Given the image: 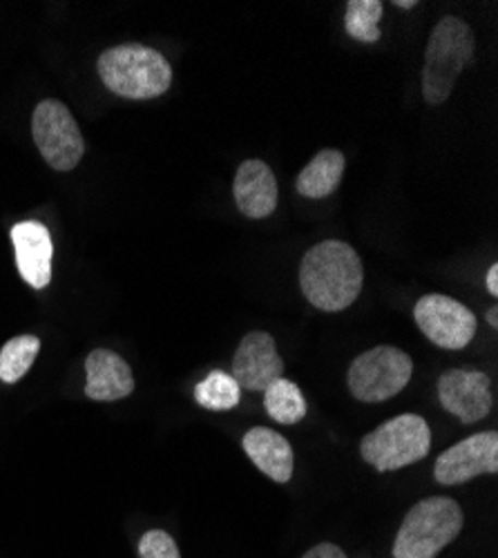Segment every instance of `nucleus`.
Returning <instances> with one entry per match:
<instances>
[{"label": "nucleus", "instance_id": "f257e3e1", "mask_svg": "<svg viewBox=\"0 0 498 558\" xmlns=\"http://www.w3.org/2000/svg\"><path fill=\"white\" fill-rule=\"evenodd\" d=\"M365 282L360 255L344 242L313 246L300 264V287L306 300L325 313L349 308Z\"/></svg>", "mask_w": 498, "mask_h": 558}, {"label": "nucleus", "instance_id": "412c9836", "mask_svg": "<svg viewBox=\"0 0 498 558\" xmlns=\"http://www.w3.org/2000/svg\"><path fill=\"white\" fill-rule=\"evenodd\" d=\"M139 558H181L177 543L163 530H150L139 543Z\"/></svg>", "mask_w": 498, "mask_h": 558}, {"label": "nucleus", "instance_id": "0eeeda50", "mask_svg": "<svg viewBox=\"0 0 498 558\" xmlns=\"http://www.w3.org/2000/svg\"><path fill=\"white\" fill-rule=\"evenodd\" d=\"M32 136L45 163L59 172L74 170L85 155V142L74 114L57 99H45L36 106Z\"/></svg>", "mask_w": 498, "mask_h": 558}, {"label": "nucleus", "instance_id": "a211bd4d", "mask_svg": "<svg viewBox=\"0 0 498 558\" xmlns=\"http://www.w3.org/2000/svg\"><path fill=\"white\" fill-rule=\"evenodd\" d=\"M40 340L36 336L12 338L0 351V380L14 385L27 376L34 360L38 357Z\"/></svg>", "mask_w": 498, "mask_h": 558}, {"label": "nucleus", "instance_id": "7ed1b4c3", "mask_svg": "<svg viewBox=\"0 0 498 558\" xmlns=\"http://www.w3.org/2000/svg\"><path fill=\"white\" fill-rule=\"evenodd\" d=\"M463 509L447 496L416 502L396 534L393 558H436L463 530Z\"/></svg>", "mask_w": 498, "mask_h": 558}, {"label": "nucleus", "instance_id": "f8f14e48", "mask_svg": "<svg viewBox=\"0 0 498 558\" xmlns=\"http://www.w3.org/2000/svg\"><path fill=\"white\" fill-rule=\"evenodd\" d=\"M12 244L16 253V268L25 282L42 291L52 282V235L40 221H21L12 228Z\"/></svg>", "mask_w": 498, "mask_h": 558}, {"label": "nucleus", "instance_id": "f03ea898", "mask_svg": "<svg viewBox=\"0 0 498 558\" xmlns=\"http://www.w3.org/2000/svg\"><path fill=\"white\" fill-rule=\"evenodd\" d=\"M97 70L110 92L132 101L157 99L172 85V68L166 57L142 43H123L106 50Z\"/></svg>", "mask_w": 498, "mask_h": 558}, {"label": "nucleus", "instance_id": "4be33fe9", "mask_svg": "<svg viewBox=\"0 0 498 558\" xmlns=\"http://www.w3.org/2000/svg\"><path fill=\"white\" fill-rule=\"evenodd\" d=\"M302 558H347V554L333 543H320L308 549Z\"/></svg>", "mask_w": 498, "mask_h": 558}, {"label": "nucleus", "instance_id": "6e6552de", "mask_svg": "<svg viewBox=\"0 0 498 558\" xmlns=\"http://www.w3.org/2000/svg\"><path fill=\"white\" fill-rule=\"evenodd\" d=\"M418 329L440 349H465L476 336V315L461 302L447 295H425L414 306Z\"/></svg>", "mask_w": 498, "mask_h": 558}, {"label": "nucleus", "instance_id": "5701e85b", "mask_svg": "<svg viewBox=\"0 0 498 558\" xmlns=\"http://www.w3.org/2000/svg\"><path fill=\"white\" fill-rule=\"evenodd\" d=\"M485 287L491 295H498V264H491L485 275Z\"/></svg>", "mask_w": 498, "mask_h": 558}, {"label": "nucleus", "instance_id": "393cba45", "mask_svg": "<svg viewBox=\"0 0 498 558\" xmlns=\"http://www.w3.org/2000/svg\"><path fill=\"white\" fill-rule=\"evenodd\" d=\"M396 5L402 10H412V8H416V0H398Z\"/></svg>", "mask_w": 498, "mask_h": 558}, {"label": "nucleus", "instance_id": "9b49d317", "mask_svg": "<svg viewBox=\"0 0 498 558\" xmlns=\"http://www.w3.org/2000/svg\"><path fill=\"white\" fill-rule=\"evenodd\" d=\"M284 376V360L276 340L266 331H251L240 342L233 357V378L240 389L264 391L270 383Z\"/></svg>", "mask_w": 498, "mask_h": 558}, {"label": "nucleus", "instance_id": "20e7f679", "mask_svg": "<svg viewBox=\"0 0 498 558\" xmlns=\"http://www.w3.org/2000/svg\"><path fill=\"white\" fill-rule=\"evenodd\" d=\"M474 59V34L472 27L457 19L445 16L434 27L427 52H425V68H423V95L429 106L445 104L461 72Z\"/></svg>", "mask_w": 498, "mask_h": 558}, {"label": "nucleus", "instance_id": "f3484780", "mask_svg": "<svg viewBox=\"0 0 498 558\" xmlns=\"http://www.w3.org/2000/svg\"><path fill=\"white\" fill-rule=\"evenodd\" d=\"M264 409L280 425H295L306 415V400L291 380H276L264 389Z\"/></svg>", "mask_w": 498, "mask_h": 558}, {"label": "nucleus", "instance_id": "1a4fd4ad", "mask_svg": "<svg viewBox=\"0 0 498 558\" xmlns=\"http://www.w3.org/2000/svg\"><path fill=\"white\" fill-rule=\"evenodd\" d=\"M498 472V434H474L442 451L434 464V476L440 485H463L483 474Z\"/></svg>", "mask_w": 498, "mask_h": 558}, {"label": "nucleus", "instance_id": "dca6fc26", "mask_svg": "<svg viewBox=\"0 0 498 558\" xmlns=\"http://www.w3.org/2000/svg\"><path fill=\"white\" fill-rule=\"evenodd\" d=\"M344 174V157L340 150H320L306 168H302L295 189L302 197L308 199H325L338 191V185Z\"/></svg>", "mask_w": 498, "mask_h": 558}, {"label": "nucleus", "instance_id": "2eb2a0df", "mask_svg": "<svg viewBox=\"0 0 498 558\" xmlns=\"http://www.w3.org/2000/svg\"><path fill=\"white\" fill-rule=\"evenodd\" d=\"M242 447L255 468L270 481H276L280 485L291 481L293 449L282 434L270 432L266 427H255L244 436Z\"/></svg>", "mask_w": 498, "mask_h": 558}, {"label": "nucleus", "instance_id": "ddd939ff", "mask_svg": "<svg viewBox=\"0 0 498 558\" xmlns=\"http://www.w3.org/2000/svg\"><path fill=\"white\" fill-rule=\"evenodd\" d=\"M85 396L95 402H117L134 391L130 364L110 349H95L85 360Z\"/></svg>", "mask_w": 498, "mask_h": 558}, {"label": "nucleus", "instance_id": "4468645a", "mask_svg": "<svg viewBox=\"0 0 498 558\" xmlns=\"http://www.w3.org/2000/svg\"><path fill=\"white\" fill-rule=\"evenodd\" d=\"M233 195L240 213L248 219L268 217L278 206V181L274 170L259 159L244 161L235 172Z\"/></svg>", "mask_w": 498, "mask_h": 558}, {"label": "nucleus", "instance_id": "39448f33", "mask_svg": "<svg viewBox=\"0 0 498 558\" xmlns=\"http://www.w3.org/2000/svg\"><path fill=\"white\" fill-rule=\"evenodd\" d=\"M432 449V429L425 417L402 413L374 429L360 442V456L380 474L396 472L423 460Z\"/></svg>", "mask_w": 498, "mask_h": 558}, {"label": "nucleus", "instance_id": "423d86ee", "mask_svg": "<svg viewBox=\"0 0 498 558\" xmlns=\"http://www.w3.org/2000/svg\"><path fill=\"white\" fill-rule=\"evenodd\" d=\"M414 362L396 347H374L349 366V391L360 402H385L410 385Z\"/></svg>", "mask_w": 498, "mask_h": 558}, {"label": "nucleus", "instance_id": "aec40b11", "mask_svg": "<svg viewBox=\"0 0 498 558\" xmlns=\"http://www.w3.org/2000/svg\"><path fill=\"white\" fill-rule=\"evenodd\" d=\"M195 400L199 407L210 411H229L235 409L242 400V389L233 376L223 371H212V374L195 387Z\"/></svg>", "mask_w": 498, "mask_h": 558}, {"label": "nucleus", "instance_id": "6ab92c4d", "mask_svg": "<svg viewBox=\"0 0 498 558\" xmlns=\"http://www.w3.org/2000/svg\"><path fill=\"white\" fill-rule=\"evenodd\" d=\"M385 5L380 0H349L344 14V29L351 38L360 43H378L380 40V19Z\"/></svg>", "mask_w": 498, "mask_h": 558}, {"label": "nucleus", "instance_id": "9d476101", "mask_svg": "<svg viewBox=\"0 0 498 558\" xmlns=\"http://www.w3.org/2000/svg\"><path fill=\"white\" fill-rule=\"evenodd\" d=\"M438 400L461 423L474 425L491 411L489 378L474 368H449L438 380Z\"/></svg>", "mask_w": 498, "mask_h": 558}, {"label": "nucleus", "instance_id": "b1692460", "mask_svg": "<svg viewBox=\"0 0 498 558\" xmlns=\"http://www.w3.org/2000/svg\"><path fill=\"white\" fill-rule=\"evenodd\" d=\"M487 322H489V327H498V308L496 306H491L489 311H487Z\"/></svg>", "mask_w": 498, "mask_h": 558}]
</instances>
